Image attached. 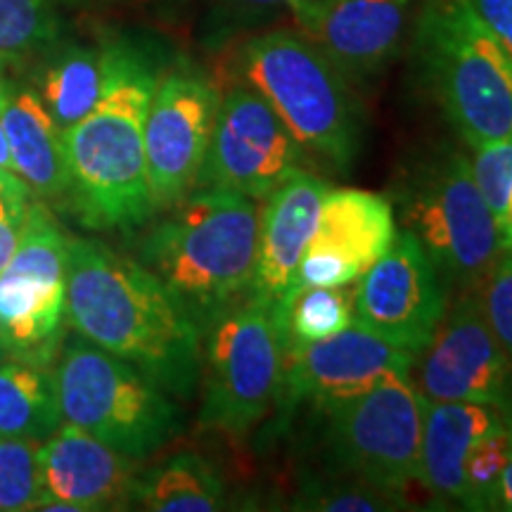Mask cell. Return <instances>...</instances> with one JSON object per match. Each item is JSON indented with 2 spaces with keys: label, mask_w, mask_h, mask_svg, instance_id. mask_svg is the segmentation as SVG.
Here are the masks:
<instances>
[{
  "label": "cell",
  "mask_w": 512,
  "mask_h": 512,
  "mask_svg": "<svg viewBox=\"0 0 512 512\" xmlns=\"http://www.w3.org/2000/svg\"><path fill=\"white\" fill-rule=\"evenodd\" d=\"M67 325L190 401L202 373V328L140 261L98 240L69 238Z\"/></svg>",
  "instance_id": "cell-1"
},
{
  "label": "cell",
  "mask_w": 512,
  "mask_h": 512,
  "mask_svg": "<svg viewBox=\"0 0 512 512\" xmlns=\"http://www.w3.org/2000/svg\"><path fill=\"white\" fill-rule=\"evenodd\" d=\"M157 79L126 50L105 53L100 100L64 128L67 197L91 230H131L155 214L145 162V119Z\"/></svg>",
  "instance_id": "cell-2"
},
{
  "label": "cell",
  "mask_w": 512,
  "mask_h": 512,
  "mask_svg": "<svg viewBox=\"0 0 512 512\" xmlns=\"http://www.w3.org/2000/svg\"><path fill=\"white\" fill-rule=\"evenodd\" d=\"M166 211L140 245L138 261L190 316L207 323L249 297L259 249V202L233 190L200 188Z\"/></svg>",
  "instance_id": "cell-3"
},
{
  "label": "cell",
  "mask_w": 512,
  "mask_h": 512,
  "mask_svg": "<svg viewBox=\"0 0 512 512\" xmlns=\"http://www.w3.org/2000/svg\"><path fill=\"white\" fill-rule=\"evenodd\" d=\"M415 55L446 121L472 152L512 138V60L470 0H430Z\"/></svg>",
  "instance_id": "cell-4"
},
{
  "label": "cell",
  "mask_w": 512,
  "mask_h": 512,
  "mask_svg": "<svg viewBox=\"0 0 512 512\" xmlns=\"http://www.w3.org/2000/svg\"><path fill=\"white\" fill-rule=\"evenodd\" d=\"M247 86L278 112L304 150L349 171L361 150V105L323 50L294 31L249 38L240 57Z\"/></svg>",
  "instance_id": "cell-5"
},
{
  "label": "cell",
  "mask_w": 512,
  "mask_h": 512,
  "mask_svg": "<svg viewBox=\"0 0 512 512\" xmlns=\"http://www.w3.org/2000/svg\"><path fill=\"white\" fill-rule=\"evenodd\" d=\"M403 228L420 242L448 290L477 292L505 254L494 211L477 188L472 162L456 147H437L399 185Z\"/></svg>",
  "instance_id": "cell-6"
},
{
  "label": "cell",
  "mask_w": 512,
  "mask_h": 512,
  "mask_svg": "<svg viewBox=\"0 0 512 512\" xmlns=\"http://www.w3.org/2000/svg\"><path fill=\"white\" fill-rule=\"evenodd\" d=\"M55 384L64 422L81 427L121 456H155L183 430L174 396L110 351L76 335L57 354Z\"/></svg>",
  "instance_id": "cell-7"
},
{
  "label": "cell",
  "mask_w": 512,
  "mask_h": 512,
  "mask_svg": "<svg viewBox=\"0 0 512 512\" xmlns=\"http://www.w3.org/2000/svg\"><path fill=\"white\" fill-rule=\"evenodd\" d=\"M285 349L271 306L245 297L202 330L200 427L242 439L259 427L283 384Z\"/></svg>",
  "instance_id": "cell-8"
},
{
  "label": "cell",
  "mask_w": 512,
  "mask_h": 512,
  "mask_svg": "<svg viewBox=\"0 0 512 512\" xmlns=\"http://www.w3.org/2000/svg\"><path fill=\"white\" fill-rule=\"evenodd\" d=\"M325 441L342 475L406 491L420 482L425 399L411 373L382 377L366 392L325 401Z\"/></svg>",
  "instance_id": "cell-9"
},
{
  "label": "cell",
  "mask_w": 512,
  "mask_h": 512,
  "mask_svg": "<svg viewBox=\"0 0 512 512\" xmlns=\"http://www.w3.org/2000/svg\"><path fill=\"white\" fill-rule=\"evenodd\" d=\"M69 238L46 202H31L0 273V344L8 358L53 366L67 325Z\"/></svg>",
  "instance_id": "cell-10"
},
{
  "label": "cell",
  "mask_w": 512,
  "mask_h": 512,
  "mask_svg": "<svg viewBox=\"0 0 512 512\" xmlns=\"http://www.w3.org/2000/svg\"><path fill=\"white\" fill-rule=\"evenodd\" d=\"M306 150L252 86H238L219 102L197 188L233 190L264 200L304 169Z\"/></svg>",
  "instance_id": "cell-11"
},
{
  "label": "cell",
  "mask_w": 512,
  "mask_h": 512,
  "mask_svg": "<svg viewBox=\"0 0 512 512\" xmlns=\"http://www.w3.org/2000/svg\"><path fill=\"white\" fill-rule=\"evenodd\" d=\"M411 377L425 401L484 403L512 415V363L486 323L477 292H460Z\"/></svg>",
  "instance_id": "cell-12"
},
{
  "label": "cell",
  "mask_w": 512,
  "mask_h": 512,
  "mask_svg": "<svg viewBox=\"0 0 512 512\" xmlns=\"http://www.w3.org/2000/svg\"><path fill=\"white\" fill-rule=\"evenodd\" d=\"M448 309V285L411 230L358 278L354 320L418 356Z\"/></svg>",
  "instance_id": "cell-13"
},
{
  "label": "cell",
  "mask_w": 512,
  "mask_h": 512,
  "mask_svg": "<svg viewBox=\"0 0 512 512\" xmlns=\"http://www.w3.org/2000/svg\"><path fill=\"white\" fill-rule=\"evenodd\" d=\"M219 102V91L192 72H171L157 81L145 119L147 183L155 214L197 188Z\"/></svg>",
  "instance_id": "cell-14"
},
{
  "label": "cell",
  "mask_w": 512,
  "mask_h": 512,
  "mask_svg": "<svg viewBox=\"0 0 512 512\" xmlns=\"http://www.w3.org/2000/svg\"><path fill=\"white\" fill-rule=\"evenodd\" d=\"M396 233L394 207L387 197L358 188H330L290 292L356 283L392 247Z\"/></svg>",
  "instance_id": "cell-15"
},
{
  "label": "cell",
  "mask_w": 512,
  "mask_h": 512,
  "mask_svg": "<svg viewBox=\"0 0 512 512\" xmlns=\"http://www.w3.org/2000/svg\"><path fill=\"white\" fill-rule=\"evenodd\" d=\"M413 363L411 351L354 320L337 335L285 351L278 403L283 411H290V406L302 401L320 406L361 394L382 377L411 373Z\"/></svg>",
  "instance_id": "cell-16"
},
{
  "label": "cell",
  "mask_w": 512,
  "mask_h": 512,
  "mask_svg": "<svg viewBox=\"0 0 512 512\" xmlns=\"http://www.w3.org/2000/svg\"><path fill=\"white\" fill-rule=\"evenodd\" d=\"M411 0H304L292 8L299 34L349 81L380 74L399 53Z\"/></svg>",
  "instance_id": "cell-17"
},
{
  "label": "cell",
  "mask_w": 512,
  "mask_h": 512,
  "mask_svg": "<svg viewBox=\"0 0 512 512\" xmlns=\"http://www.w3.org/2000/svg\"><path fill=\"white\" fill-rule=\"evenodd\" d=\"M136 460L121 456L93 434L62 422L38 446L43 496L36 510L91 512L124 508L131 501Z\"/></svg>",
  "instance_id": "cell-18"
},
{
  "label": "cell",
  "mask_w": 512,
  "mask_h": 512,
  "mask_svg": "<svg viewBox=\"0 0 512 512\" xmlns=\"http://www.w3.org/2000/svg\"><path fill=\"white\" fill-rule=\"evenodd\" d=\"M328 190L330 185L323 178L299 169L266 197L259 219L254 280L249 290V297L256 302L273 309L290 292Z\"/></svg>",
  "instance_id": "cell-19"
},
{
  "label": "cell",
  "mask_w": 512,
  "mask_h": 512,
  "mask_svg": "<svg viewBox=\"0 0 512 512\" xmlns=\"http://www.w3.org/2000/svg\"><path fill=\"white\" fill-rule=\"evenodd\" d=\"M512 415L484 403L425 401L420 439V482L437 501H463L465 460L472 446Z\"/></svg>",
  "instance_id": "cell-20"
},
{
  "label": "cell",
  "mask_w": 512,
  "mask_h": 512,
  "mask_svg": "<svg viewBox=\"0 0 512 512\" xmlns=\"http://www.w3.org/2000/svg\"><path fill=\"white\" fill-rule=\"evenodd\" d=\"M0 119L8 136L15 174L41 200L67 197L69 174L64 162L62 128L41 98L0 81Z\"/></svg>",
  "instance_id": "cell-21"
},
{
  "label": "cell",
  "mask_w": 512,
  "mask_h": 512,
  "mask_svg": "<svg viewBox=\"0 0 512 512\" xmlns=\"http://www.w3.org/2000/svg\"><path fill=\"white\" fill-rule=\"evenodd\" d=\"M62 422L53 366L0 361V437L46 441Z\"/></svg>",
  "instance_id": "cell-22"
},
{
  "label": "cell",
  "mask_w": 512,
  "mask_h": 512,
  "mask_svg": "<svg viewBox=\"0 0 512 512\" xmlns=\"http://www.w3.org/2000/svg\"><path fill=\"white\" fill-rule=\"evenodd\" d=\"M131 501L152 512H214L226 503V491L209 460L178 453L136 477Z\"/></svg>",
  "instance_id": "cell-23"
},
{
  "label": "cell",
  "mask_w": 512,
  "mask_h": 512,
  "mask_svg": "<svg viewBox=\"0 0 512 512\" xmlns=\"http://www.w3.org/2000/svg\"><path fill=\"white\" fill-rule=\"evenodd\" d=\"M105 86V53L88 48H64L48 64L41 81L43 105L57 126L69 128L86 117Z\"/></svg>",
  "instance_id": "cell-24"
},
{
  "label": "cell",
  "mask_w": 512,
  "mask_h": 512,
  "mask_svg": "<svg viewBox=\"0 0 512 512\" xmlns=\"http://www.w3.org/2000/svg\"><path fill=\"white\" fill-rule=\"evenodd\" d=\"M283 349L332 337L354 323V294L344 287H302L273 306Z\"/></svg>",
  "instance_id": "cell-25"
},
{
  "label": "cell",
  "mask_w": 512,
  "mask_h": 512,
  "mask_svg": "<svg viewBox=\"0 0 512 512\" xmlns=\"http://www.w3.org/2000/svg\"><path fill=\"white\" fill-rule=\"evenodd\" d=\"M403 491L363 482V479L342 475L311 479L302 486L292 501V510L311 512H389L408 508Z\"/></svg>",
  "instance_id": "cell-26"
},
{
  "label": "cell",
  "mask_w": 512,
  "mask_h": 512,
  "mask_svg": "<svg viewBox=\"0 0 512 512\" xmlns=\"http://www.w3.org/2000/svg\"><path fill=\"white\" fill-rule=\"evenodd\" d=\"M512 444V418L508 425L486 434L472 446L465 460L463 505L465 510H501V479Z\"/></svg>",
  "instance_id": "cell-27"
},
{
  "label": "cell",
  "mask_w": 512,
  "mask_h": 512,
  "mask_svg": "<svg viewBox=\"0 0 512 512\" xmlns=\"http://www.w3.org/2000/svg\"><path fill=\"white\" fill-rule=\"evenodd\" d=\"M57 29L50 0H0V53L10 60L53 43Z\"/></svg>",
  "instance_id": "cell-28"
},
{
  "label": "cell",
  "mask_w": 512,
  "mask_h": 512,
  "mask_svg": "<svg viewBox=\"0 0 512 512\" xmlns=\"http://www.w3.org/2000/svg\"><path fill=\"white\" fill-rule=\"evenodd\" d=\"M36 439L0 437V510H36L43 496Z\"/></svg>",
  "instance_id": "cell-29"
},
{
  "label": "cell",
  "mask_w": 512,
  "mask_h": 512,
  "mask_svg": "<svg viewBox=\"0 0 512 512\" xmlns=\"http://www.w3.org/2000/svg\"><path fill=\"white\" fill-rule=\"evenodd\" d=\"M470 162L477 188L498 223L512 200V138L479 147Z\"/></svg>",
  "instance_id": "cell-30"
},
{
  "label": "cell",
  "mask_w": 512,
  "mask_h": 512,
  "mask_svg": "<svg viewBox=\"0 0 512 512\" xmlns=\"http://www.w3.org/2000/svg\"><path fill=\"white\" fill-rule=\"evenodd\" d=\"M477 297L486 323L512 363V249L501 256L477 290Z\"/></svg>",
  "instance_id": "cell-31"
},
{
  "label": "cell",
  "mask_w": 512,
  "mask_h": 512,
  "mask_svg": "<svg viewBox=\"0 0 512 512\" xmlns=\"http://www.w3.org/2000/svg\"><path fill=\"white\" fill-rule=\"evenodd\" d=\"M29 185L15 171L0 169V273L15 254L29 211Z\"/></svg>",
  "instance_id": "cell-32"
},
{
  "label": "cell",
  "mask_w": 512,
  "mask_h": 512,
  "mask_svg": "<svg viewBox=\"0 0 512 512\" xmlns=\"http://www.w3.org/2000/svg\"><path fill=\"white\" fill-rule=\"evenodd\" d=\"M477 17L512 60V0H470Z\"/></svg>",
  "instance_id": "cell-33"
},
{
  "label": "cell",
  "mask_w": 512,
  "mask_h": 512,
  "mask_svg": "<svg viewBox=\"0 0 512 512\" xmlns=\"http://www.w3.org/2000/svg\"><path fill=\"white\" fill-rule=\"evenodd\" d=\"M501 510L512 512V444H510V453H508V463H505L503 470V479H501Z\"/></svg>",
  "instance_id": "cell-34"
},
{
  "label": "cell",
  "mask_w": 512,
  "mask_h": 512,
  "mask_svg": "<svg viewBox=\"0 0 512 512\" xmlns=\"http://www.w3.org/2000/svg\"><path fill=\"white\" fill-rule=\"evenodd\" d=\"M498 228H501L505 252H508V249H512V200L508 204V209H505V214L498 219Z\"/></svg>",
  "instance_id": "cell-35"
},
{
  "label": "cell",
  "mask_w": 512,
  "mask_h": 512,
  "mask_svg": "<svg viewBox=\"0 0 512 512\" xmlns=\"http://www.w3.org/2000/svg\"><path fill=\"white\" fill-rule=\"evenodd\" d=\"M0 169L15 171V166H12L8 136H5V128H3V119H0Z\"/></svg>",
  "instance_id": "cell-36"
},
{
  "label": "cell",
  "mask_w": 512,
  "mask_h": 512,
  "mask_svg": "<svg viewBox=\"0 0 512 512\" xmlns=\"http://www.w3.org/2000/svg\"><path fill=\"white\" fill-rule=\"evenodd\" d=\"M238 3L252 5V8H278V5H285V8H297L304 0H238Z\"/></svg>",
  "instance_id": "cell-37"
},
{
  "label": "cell",
  "mask_w": 512,
  "mask_h": 512,
  "mask_svg": "<svg viewBox=\"0 0 512 512\" xmlns=\"http://www.w3.org/2000/svg\"><path fill=\"white\" fill-rule=\"evenodd\" d=\"M8 62H10V57L0 53V81H3V76H5V67H8Z\"/></svg>",
  "instance_id": "cell-38"
},
{
  "label": "cell",
  "mask_w": 512,
  "mask_h": 512,
  "mask_svg": "<svg viewBox=\"0 0 512 512\" xmlns=\"http://www.w3.org/2000/svg\"><path fill=\"white\" fill-rule=\"evenodd\" d=\"M5 356V351H3V344H0V358H3Z\"/></svg>",
  "instance_id": "cell-39"
}]
</instances>
